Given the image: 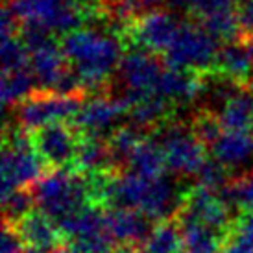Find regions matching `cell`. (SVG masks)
Masks as SVG:
<instances>
[{"label":"cell","mask_w":253,"mask_h":253,"mask_svg":"<svg viewBox=\"0 0 253 253\" xmlns=\"http://www.w3.org/2000/svg\"><path fill=\"white\" fill-rule=\"evenodd\" d=\"M71 69L76 72L82 92L109 91V76L122 61V39L104 28H80L59 39Z\"/></svg>","instance_id":"6da1fadb"},{"label":"cell","mask_w":253,"mask_h":253,"mask_svg":"<svg viewBox=\"0 0 253 253\" xmlns=\"http://www.w3.org/2000/svg\"><path fill=\"white\" fill-rule=\"evenodd\" d=\"M37 209L56 225L91 204L87 176L74 169L50 170L32 187Z\"/></svg>","instance_id":"7a4b0ae2"},{"label":"cell","mask_w":253,"mask_h":253,"mask_svg":"<svg viewBox=\"0 0 253 253\" xmlns=\"http://www.w3.org/2000/svg\"><path fill=\"white\" fill-rule=\"evenodd\" d=\"M154 139L161 144L167 169L176 176H198L209 159L207 146L196 137L192 127L181 120H169L157 127Z\"/></svg>","instance_id":"3957f363"},{"label":"cell","mask_w":253,"mask_h":253,"mask_svg":"<svg viewBox=\"0 0 253 253\" xmlns=\"http://www.w3.org/2000/svg\"><path fill=\"white\" fill-rule=\"evenodd\" d=\"M220 48H222L220 41L209 36L200 24L185 22L181 32L177 34L163 57L170 69L211 74L214 72Z\"/></svg>","instance_id":"277c9868"},{"label":"cell","mask_w":253,"mask_h":253,"mask_svg":"<svg viewBox=\"0 0 253 253\" xmlns=\"http://www.w3.org/2000/svg\"><path fill=\"white\" fill-rule=\"evenodd\" d=\"M6 7L19 24L36 22L61 37L89 22V15L67 0H7Z\"/></svg>","instance_id":"5b68a950"},{"label":"cell","mask_w":253,"mask_h":253,"mask_svg":"<svg viewBox=\"0 0 253 253\" xmlns=\"http://www.w3.org/2000/svg\"><path fill=\"white\" fill-rule=\"evenodd\" d=\"M167 71L165 59L154 52L133 48L124 54L119 67L120 91L119 98L133 107L137 102L157 94L163 72Z\"/></svg>","instance_id":"8992f818"},{"label":"cell","mask_w":253,"mask_h":253,"mask_svg":"<svg viewBox=\"0 0 253 253\" xmlns=\"http://www.w3.org/2000/svg\"><path fill=\"white\" fill-rule=\"evenodd\" d=\"M84 106V96H65L52 91H37L17 106V124L34 133L56 122H72Z\"/></svg>","instance_id":"52a82bcc"},{"label":"cell","mask_w":253,"mask_h":253,"mask_svg":"<svg viewBox=\"0 0 253 253\" xmlns=\"http://www.w3.org/2000/svg\"><path fill=\"white\" fill-rule=\"evenodd\" d=\"M82 133L72 122H56L32 133L37 155L50 170L72 169L82 144Z\"/></svg>","instance_id":"ba28073f"},{"label":"cell","mask_w":253,"mask_h":253,"mask_svg":"<svg viewBox=\"0 0 253 253\" xmlns=\"http://www.w3.org/2000/svg\"><path fill=\"white\" fill-rule=\"evenodd\" d=\"M131 106L119 96H94L84 102V106L72 120V124L82 133V137L104 139L111 137L120 127V122L129 115Z\"/></svg>","instance_id":"9c48e42d"},{"label":"cell","mask_w":253,"mask_h":253,"mask_svg":"<svg viewBox=\"0 0 253 253\" xmlns=\"http://www.w3.org/2000/svg\"><path fill=\"white\" fill-rule=\"evenodd\" d=\"M185 21H181L176 13L157 9L141 17L126 34V41H129L135 48L154 52L157 56H165L170 48L177 34L181 32Z\"/></svg>","instance_id":"30bf717a"},{"label":"cell","mask_w":253,"mask_h":253,"mask_svg":"<svg viewBox=\"0 0 253 253\" xmlns=\"http://www.w3.org/2000/svg\"><path fill=\"white\" fill-rule=\"evenodd\" d=\"M46 165L37 155L34 146L2 150V200L15 190L32 189L46 176Z\"/></svg>","instance_id":"8fae6325"},{"label":"cell","mask_w":253,"mask_h":253,"mask_svg":"<svg viewBox=\"0 0 253 253\" xmlns=\"http://www.w3.org/2000/svg\"><path fill=\"white\" fill-rule=\"evenodd\" d=\"M233 209L220 198L218 192H212L204 187H194L189 192H185L183 205L179 209V214L196 220L200 224L211 227L214 231L227 235L233 229V225L237 222V216L233 214Z\"/></svg>","instance_id":"7c38bea8"},{"label":"cell","mask_w":253,"mask_h":253,"mask_svg":"<svg viewBox=\"0 0 253 253\" xmlns=\"http://www.w3.org/2000/svg\"><path fill=\"white\" fill-rule=\"evenodd\" d=\"M106 227L117 246L135 250L144 246L154 229L152 220L135 209H106Z\"/></svg>","instance_id":"4fadbf2b"},{"label":"cell","mask_w":253,"mask_h":253,"mask_svg":"<svg viewBox=\"0 0 253 253\" xmlns=\"http://www.w3.org/2000/svg\"><path fill=\"white\" fill-rule=\"evenodd\" d=\"M30 69L36 78L39 91H56L63 76L71 71V65L65 57L59 42L50 41L36 52L30 54Z\"/></svg>","instance_id":"5bb4252c"},{"label":"cell","mask_w":253,"mask_h":253,"mask_svg":"<svg viewBox=\"0 0 253 253\" xmlns=\"http://www.w3.org/2000/svg\"><path fill=\"white\" fill-rule=\"evenodd\" d=\"M13 227L26 248H34L41 253H54L63 246V233L41 211H32Z\"/></svg>","instance_id":"9a60e30c"},{"label":"cell","mask_w":253,"mask_h":253,"mask_svg":"<svg viewBox=\"0 0 253 253\" xmlns=\"http://www.w3.org/2000/svg\"><path fill=\"white\" fill-rule=\"evenodd\" d=\"M202 92H204V74L170 69V67H167V71L163 72L157 87V94L172 102L174 106L192 104L202 98Z\"/></svg>","instance_id":"2e32d148"},{"label":"cell","mask_w":253,"mask_h":253,"mask_svg":"<svg viewBox=\"0 0 253 253\" xmlns=\"http://www.w3.org/2000/svg\"><path fill=\"white\" fill-rule=\"evenodd\" d=\"M214 72L237 82L242 87H253V57L246 42L235 41L222 44Z\"/></svg>","instance_id":"e0dca14e"},{"label":"cell","mask_w":253,"mask_h":253,"mask_svg":"<svg viewBox=\"0 0 253 253\" xmlns=\"http://www.w3.org/2000/svg\"><path fill=\"white\" fill-rule=\"evenodd\" d=\"M211 157L229 170L253 165V135L248 131H224L211 146Z\"/></svg>","instance_id":"ac0fdd59"},{"label":"cell","mask_w":253,"mask_h":253,"mask_svg":"<svg viewBox=\"0 0 253 253\" xmlns=\"http://www.w3.org/2000/svg\"><path fill=\"white\" fill-rule=\"evenodd\" d=\"M176 222L181 229L185 253H222L225 246V235L179 212L176 216Z\"/></svg>","instance_id":"d6986e66"},{"label":"cell","mask_w":253,"mask_h":253,"mask_svg":"<svg viewBox=\"0 0 253 253\" xmlns=\"http://www.w3.org/2000/svg\"><path fill=\"white\" fill-rule=\"evenodd\" d=\"M74 170L82 174H106V172H119L113 161L109 144L104 139H92V137H84L78 157L74 163Z\"/></svg>","instance_id":"ffe728a7"},{"label":"cell","mask_w":253,"mask_h":253,"mask_svg":"<svg viewBox=\"0 0 253 253\" xmlns=\"http://www.w3.org/2000/svg\"><path fill=\"white\" fill-rule=\"evenodd\" d=\"M216 117L224 131H250L253 119V87H242Z\"/></svg>","instance_id":"44dd1931"},{"label":"cell","mask_w":253,"mask_h":253,"mask_svg":"<svg viewBox=\"0 0 253 253\" xmlns=\"http://www.w3.org/2000/svg\"><path fill=\"white\" fill-rule=\"evenodd\" d=\"M127 167L131 172L144 177H161L167 172V159L161 144L154 137H144L129 157Z\"/></svg>","instance_id":"7402d4cb"},{"label":"cell","mask_w":253,"mask_h":253,"mask_svg":"<svg viewBox=\"0 0 253 253\" xmlns=\"http://www.w3.org/2000/svg\"><path fill=\"white\" fill-rule=\"evenodd\" d=\"M198 24L209 36H212L216 41L224 42V44L242 41L239 22H237L233 7H225V9H218V11H212L209 15H204V17L198 19Z\"/></svg>","instance_id":"603a6c76"},{"label":"cell","mask_w":253,"mask_h":253,"mask_svg":"<svg viewBox=\"0 0 253 253\" xmlns=\"http://www.w3.org/2000/svg\"><path fill=\"white\" fill-rule=\"evenodd\" d=\"M183 240L179 224L174 220L157 222L142 246V253H181Z\"/></svg>","instance_id":"cb8c5ba5"},{"label":"cell","mask_w":253,"mask_h":253,"mask_svg":"<svg viewBox=\"0 0 253 253\" xmlns=\"http://www.w3.org/2000/svg\"><path fill=\"white\" fill-rule=\"evenodd\" d=\"M36 78L32 69L11 74H2V104L4 107L21 106L24 100H28L34 92H37Z\"/></svg>","instance_id":"d4e9b609"},{"label":"cell","mask_w":253,"mask_h":253,"mask_svg":"<svg viewBox=\"0 0 253 253\" xmlns=\"http://www.w3.org/2000/svg\"><path fill=\"white\" fill-rule=\"evenodd\" d=\"M144 139L142 129L126 124V126H120L111 137H107V144L111 150L113 161L119 172H122V169L129 163V157L135 152V148L139 146V142Z\"/></svg>","instance_id":"484cf974"},{"label":"cell","mask_w":253,"mask_h":253,"mask_svg":"<svg viewBox=\"0 0 253 253\" xmlns=\"http://www.w3.org/2000/svg\"><path fill=\"white\" fill-rule=\"evenodd\" d=\"M218 194L233 211H237V207H240L248 214H253V170L244 174V176L237 177V179H233Z\"/></svg>","instance_id":"4316f807"},{"label":"cell","mask_w":253,"mask_h":253,"mask_svg":"<svg viewBox=\"0 0 253 253\" xmlns=\"http://www.w3.org/2000/svg\"><path fill=\"white\" fill-rule=\"evenodd\" d=\"M30 69V52L19 36H2V74Z\"/></svg>","instance_id":"83f0119b"},{"label":"cell","mask_w":253,"mask_h":253,"mask_svg":"<svg viewBox=\"0 0 253 253\" xmlns=\"http://www.w3.org/2000/svg\"><path fill=\"white\" fill-rule=\"evenodd\" d=\"M222 253H253V214L237 218Z\"/></svg>","instance_id":"f1b7e54d"},{"label":"cell","mask_w":253,"mask_h":253,"mask_svg":"<svg viewBox=\"0 0 253 253\" xmlns=\"http://www.w3.org/2000/svg\"><path fill=\"white\" fill-rule=\"evenodd\" d=\"M2 204H4V220H6L4 224L15 225L34 211L36 198H34L32 189H21L4 198Z\"/></svg>","instance_id":"f546056e"},{"label":"cell","mask_w":253,"mask_h":253,"mask_svg":"<svg viewBox=\"0 0 253 253\" xmlns=\"http://www.w3.org/2000/svg\"><path fill=\"white\" fill-rule=\"evenodd\" d=\"M198 185L204 187V189H209L212 192H220L224 190L229 183L233 181L229 177V169L224 167L222 163H218L214 157H209L207 161L204 163V167L198 172Z\"/></svg>","instance_id":"4dcf8cb0"},{"label":"cell","mask_w":253,"mask_h":253,"mask_svg":"<svg viewBox=\"0 0 253 253\" xmlns=\"http://www.w3.org/2000/svg\"><path fill=\"white\" fill-rule=\"evenodd\" d=\"M233 9L239 22L242 41L253 39V0H235Z\"/></svg>","instance_id":"1f68e13d"},{"label":"cell","mask_w":253,"mask_h":253,"mask_svg":"<svg viewBox=\"0 0 253 253\" xmlns=\"http://www.w3.org/2000/svg\"><path fill=\"white\" fill-rule=\"evenodd\" d=\"M24 242L21 240L19 233L13 225L4 224V231H2V253H22L24 250Z\"/></svg>","instance_id":"d6a6232c"},{"label":"cell","mask_w":253,"mask_h":253,"mask_svg":"<svg viewBox=\"0 0 253 253\" xmlns=\"http://www.w3.org/2000/svg\"><path fill=\"white\" fill-rule=\"evenodd\" d=\"M67 2L72 4V6H76L78 9L85 11V13L91 17V15L100 13L109 0H67Z\"/></svg>","instance_id":"836d02e7"},{"label":"cell","mask_w":253,"mask_h":253,"mask_svg":"<svg viewBox=\"0 0 253 253\" xmlns=\"http://www.w3.org/2000/svg\"><path fill=\"white\" fill-rule=\"evenodd\" d=\"M117 253H142V252L135 250V248H119V250H117Z\"/></svg>","instance_id":"e575fe53"},{"label":"cell","mask_w":253,"mask_h":253,"mask_svg":"<svg viewBox=\"0 0 253 253\" xmlns=\"http://www.w3.org/2000/svg\"><path fill=\"white\" fill-rule=\"evenodd\" d=\"M54 253H72V252H71V250H69V248L61 246V248H59V250H56V252H54Z\"/></svg>","instance_id":"d590c367"},{"label":"cell","mask_w":253,"mask_h":253,"mask_svg":"<svg viewBox=\"0 0 253 253\" xmlns=\"http://www.w3.org/2000/svg\"><path fill=\"white\" fill-rule=\"evenodd\" d=\"M248 44V48H250V54H252V57H253V39H250V41H244Z\"/></svg>","instance_id":"8d00e7d4"},{"label":"cell","mask_w":253,"mask_h":253,"mask_svg":"<svg viewBox=\"0 0 253 253\" xmlns=\"http://www.w3.org/2000/svg\"><path fill=\"white\" fill-rule=\"evenodd\" d=\"M22 253H41V252H37V250H34V248H24Z\"/></svg>","instance_id":"74e56055"},{"label":"cell","mask_w":253,"mask_h":253,"mask_svg":"<svg viewBox=\"0 0 253 253\" xmlns=\"http://www.w3.org/2000/svg\"><path fill=\"white\" fill-rule=\"evenodd\" d=\"M252 131H253V119H252Z\"/></svg>","instance_id":"f35d334b"}]
</instances>
